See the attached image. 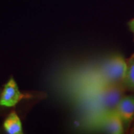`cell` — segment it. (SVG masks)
Listing matches in <instances>:
<instances>
[{
  "instance_id": "6",
  "label": "cell",
  "mask_w": 134,
  "mask_h": 134,
  "mask_svg": "<svg viewBox=\"0 0 134 134\" xmlns=\"http://www.w3.org/2000/svg\"><path fill=\"white\" fill-rule=\"evenodd\" d=\"M3 127L5 130L9 134L23 133V126L19 116L16 112H12L4 121Z\"/></svg>"
},
{
  "instance_id": "5",
  "label": "cell",
  "mask_w": 134,
  "mask_h": 134,
  "mask_svg": "<svg viewBox=\"0 0 134 134\" xmlns=\"http://www.w3.org/2000/svg\"><path fill=\"white\" fill-rule=\"evenodd\" d=\"M124 127H128L134 118V96H124L115 108Z\"/></svg>"
},
{
  "instance_id": "8",
  "label": "cell",
  "mask_w": 134,
  "mask_h": 134,
  "mask_svg": "<svg viewBox=\"0 0 134 134\" xmlns=\"http://www.w3.org/2000/svg\"><path fill=\"white\" fill-rule=\"evenodd\" d=\"M128 26H129V29L131 31V32L133 34L134 36V18L133 19H131L128 23Z\"/></svg>"
},
{
  "instance_id": "2",
  "label": "cell",
  "mask_w": 134,
  "mask_h": 134,
  "mask_svg": "<svg viewBox=\"0 0 134 134\" xmlns=\"http://www.w3.org/2000/svg\"><path fill=\"white\" fill-rule=\"evenodd\" d=\"M125 90L123 83L104 84L99 96V103L104 113L115 110Z\"/></svg>"
},
{
  "instance_id": "3",
  "label": "cell",
  "mask_w": 134,
  "mask_h": 134,
  "mask_svg": "<svg viewBox=\"0 0 134 134\" xmlns=\"http://www.w3.org/2000/svg\"><path fill=\"white\" fill-rule=\"evenodd\" d=\"M25 98H28V96L19 91L14 79L11 77L4 86L0 97V105L7 107H14L19 100Z\"/></svg>"
},
{
  "instance_id": "7",
  "label": "cell",
  "mask_w": 134,
  "mask_h": 134,
  "mask_svg": "<svg viewBox=\"0 0 134 134\" xmlns=\"http://www.w3.org/2000/svg\"><path fill=\"white\" fill-rule=\"evenodd\" d=\"M123 84L125 89L134 91V57L133 55L127 60V71Z\"/></svg>"
},
{
  "instance_id": "1",
  "label": "cell",
  "mask_w": 134,
  "mask_h": 134,
  "mask_svg": "<svg viewBox=\"0 0 134 134\" xmlns=\"http://www.w3.org/2000/svg\"><path fill=\"white\" fill-rule=\"evenodd\" d=\"M127 71V60L120 54L111 56L106 60L101 69L105 84L123 83Z\"/></svg>"
},
{
  "instance_id": "4",
  "label": "cell",
  "mask_w": 134,
  "mask_h": 134,
  "mask_svg": "<svg viewBox=\"0 0 134 134\" xmlns=\"http://www.w3.org/2000/svg\"><path fill=\"white\" fill-rule=\"evenodd\" d=\"M100 126L108 133H124V125L115 110L104 113L100 121Z\"/></svg>"
},
{
  "instance_id": "9",
  "label": "cell",
  "mask_w": 134,
  "mask_h": 134,
  "mask_svg": "<svg viewBox=\"0 0 134 134\" xmlns=\"http://www.w3.org/2000/svg\"><path fill=\"white\" fill-rule=\"evenodd\" d=\"M133 57H134V54H133Z\"/></svg>"
}]
</instances>
